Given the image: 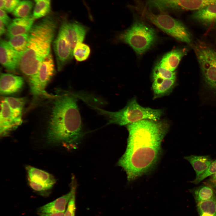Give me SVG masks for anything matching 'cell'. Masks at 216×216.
I'll use <instances>...</instances> for the list:
<instances>
[{
  "label": "cell",
  "mask_w": 216,
  "mask_h": 216,
  "mask_svg": "<svg viewBox=\"0 0 216 216\" xmlns=\"http://www.w3.org/2000/svg\"><path fill=\"white\" fill-rule=\"evenodd\" d=\"M196 57L204 84L216 93V51L204 41L197 40L191 45Z\"/></svg>",
  "instance_id": "cell-6"
},
{
  "label": "cell",
  "mask_w": 216,
  "mask_h": 216,
  "mask_svg": "<svg viewBox=\"0 0 216 216\" xmlns=\"http://www.w3.org/2000/svg\"><path fill=\"white\" fill-rule=\"evenodd\" d=\"M194 193L195 200L197 203L210 200L214 197L213 189L207 185H203L196 188Z\"/></svg>",
  "instance_id": "cell-25"
},
{
  "label": "cell",
  "mask_w": 216,
  "mask_h": 216,
  "mask_svg": "<svg viewBox=\"0 0 216 216\" xmlns=\"http://www.w3.org/2000/svg\"><path fill=\"white\" fill-rule=\"evenodd\" d=\"M33 3L30 0H22L12 12L17 18H24L31 15Z\"/></svg>",
  "instance_id": "cell-24"
},
{
  "label": "cell",
  "mask_w": 216,
  "mask_h": 216,
  "mask_svg": "<svg viewBox=\"0 0 216 216\" xmlns=\"http://www.w3.org/2000/svg\"><path fill=\"white\" fill-rule=\"evenodd\" d=\"M0 20L7 27L12 21L7 14L6 11L4 9H0Z\"/></svg>",
  "instance_id": "cell-33"
},
{
  "label": "cell",
  "mask_w": 216,
  "mask_h": 216,
  "mask_svg": "<svg viewBox=\"0 0 216 216\" xmlns=\"http://www.w3.org/2000/svg\"><path fill=\"white\" fill-rule=\"evenodd\" d=\"M157 77L176 80V74L175 71L166 69L158 64L154 68L152 73L153 79Z\"/></svg>",
  "instance_id": "cell-29"
},
{
  "label": "cell",
  "mask_w": 216,
  "mask_h": 216,
  "mask_svg": "<svg viewBox=\"0 0 216 216\" xmlns=\"http://www.w3.org/2000/svg\"><path fill=\"white\" fill-rule=\"evenodd\" d=\"M200 216H213V215L206 213H203L200 215Z\"/></svg>",
  "instance_id": "cell-37"
},
{
  "label": "cell",
  "mask_w": 216,
  "mask_h": 216,
  "mask_svg": "<svg viewBox=\"0 0 216 216\" xmlns=\"http://www.w3.org/2000/svg\"><path fill=\"white\" fill-rule=\"evenodd\" d=\"M34 0V1H35V2H38V1H40V0Z\"/></svg>",
  "instance_id": "cell-39"
},
{
  "label": "cell",
  "mask_w": 216,
  "mask_h": 216,
  "mask_svg": "<svg viewBox=\"0 0 216 216\" xmlns=\"http://www.w3.org/2000/svg\"><path fill=\"white\" fill-rule=\"evenodd\" d=\"M153 80L152 88L154 99L169 95L172 91L176 84V80L161 77Z\"/></svg>",
  "instance_id": "cell-20"
},
{
  "label": "cell",
  "mask_w": 216,
  "mask_h": 216,
  "mask_svg": "<svg viewBox=\"0 0 216 216\" xmlns=\"http://www.w3.org/2000/svg\"><path fill=\"white\" fill-rule=\"evenodd\" d=\"M5 26L4 23L0 20V35L1 36L6 32L5 27Z\"/></svg>",
  "instance_id": "cell-35"
},
{
  "label": "cell",
  "mask_w": 216,
  "mask_h": 216,
  "mask_svg": "<svg viewBox=\"0 0 216 216\" xmlns=\"http://www.w3.org/2000/svg\"><path fill=\"white\" fill-rule=\"evenodd\" d=\"M21 53L13 48L7 41L1 40L0 63L7 70L15 72L18 68Z\"/></svg>",
  "instance_id": "cell-13"
},
{
  "label": "cell",
  "mask_w": 216,
  "mask_h": 216,
  "mask_svg": "<svg viewBox=\"0 0 216 216\" xmlns=\"http://www.w3.org/2000/svg\"><path fill=\"white\" fill-rule=\"evenodd\" d=\"M187 52L188 50L185 48H178L172 50L165 54L158 64L166 69L174 71Z\"/></svg>",
  "instance_id": "cell-19"
},
{
  "label": "cell",
  "mask_w": 216,
  "mask_h": 216,
  "mask_svg": "<svg viewBox=\"0 0 216 216\" xmlns=\"http://www.w3.org/2000/svg\"><path fill=\"white\" fill-rule=\"evenodd\" d=\"M5 0H0V9H4Z\"/></svg>",
  "instance_id": "cell-36"
},
{
  "label": "cell",
  "mask_w": 216,
  "mask_h": 216,
  "mask_svg": "<svg viewBox=\"0 0 216 216\" xmlns=\"http://www.w3.org/2000/svg\"><path fill=\"white\" fill-rule=\"evenodd\" d=\"M21 0H5L4 10L7 12H12Z\"/></svg>",
  "instance_id": "cell-32"
},
{
  "label": "cell",
  "mask_w": 216,
  "mask_h": 216,
  "mask_svg": "<svg viewBox=\"0 0 216 216\" xmlns=\"http://www.w3.org/2000/svg\"><path fill=\"white\" fill-rule=\"evenodd\" d=\"M184 159L191 165L198 178L208 168L213 161L209 156L190 155L185 156Z\"/></svg>",
  "instance_id": "cell-21"
},
{
  "label": "cell",
  "mask_w": 216,
  "mask_h": 216,
  "mask_svg": "<svg viewBox=\"0 0 216 216\" xmlns=\"http://www.w3.org/2000/svg\"><path fill=\"white\" fill-rule=\"evenodd\" d=\"M59 20L58 16L48 15L34 24L29 32L27 46L21 53L18 66L28 78L36 73L41 62L50 53Z\"/></svg>",
  "instance_id": "cell-3"
},
{
  "label": "cell",
  "mask_w": 216,
  "mask_h": 216,
  "mask_svg": "<svg viewBox=\"0 0 216 216\" xmlns=\"http://www.w3.org/2000/svg\"><path fill=\"white\" fill-rule=\"evenodd\" d=\"M91 49L87 44L80 42L78 43L74 47L73 56L78 62H82L87 60L89 56Z\"/></svg>",
  "instance_id": "cell-27"
},
{
  "label": "cell",
  "mask_w": 216,
  "mask_h": 216,
  "mask_svg": "<svg viewBox=\"0 0 216 216\" xmlns=\"http://www.w3.org/2000/svg\"><path fill=\"white\" fill-rule=\"evenodd\" d=\"M83 135L76 98L70 93L59 96L52 110L47 134L48 142L73 146Z\"/></svg>",
  "instance_id": "cell-2"
},
{
  "label": "cell",
  "mask_w": 216,
  "mask_h": 216,
  "mask_svg": "<svg viewBox=\"0 0 216 216\" xmlns=\"http://www.w3.org/2000/svg\"><path fill=\"white\" fill-rule=\"evenodd\" d=\"M56 56L57 70L60 71L72 59L73 50L62 33L58 34L52 43Z\"/></svg>",
  "instance_id": "cell-11"
},
{
  "label": "cell",
  "mask_w": 216,
  "mask_h": 216,
  "mask_svg": "<svg viewBox=\"0 0 216 216\" xmlns=\"http://www.w3.org/2000/svg\"><path fill=\"white\" fill-rule=\"evenodd\" d=\"M35 19L32 15L24 18H16L7 27L6 33L8 38L14 36L28 32Z\"/></svg>",
  "instance_id": "cell-16"
},
{
  "label": "cell",
  "mask_w": 216,
  "mask_h": 216,
  "mask_svg": "<svg viewBox=\"0 0 216 216\" xmlns=\"http://www.w3.org/2000/svg\"><path fill=\"white\" fill-rule=\"evenodd\" d=\"M55 72L54 61L50 52L41 62L36 73L28 78L32 93L37 95L44 92L46 86Z\"/></svg>",
  "instance_id": "cell-8"
},
{
  "label": "cell",
  "mask_w": 216,
  "mask_h": 216,
  "mask_svg": "<svg viewBox=\"0 0 216 216\" xmlns=\"http://www.w3.org/2000/svg\"><path fill=\"white\" fill-rule=\"evenodd\" d=\"M216 173V160L213 161L206 170L198 178H195L192 183L198 184L206 178Z\"/></svg>",
  "instance_id": "cell-31"
},
{
  "label": "cell",
  "mask_w": 216,
  "mask_h": 216,
  "mask_svg": "<svg viewBox=\"0 0 216 216\" xmlns=\"http://www.w3.org/2000/svg\"><path fill=\"white\" fill-rule=\"evenodd\" d=\"M64 212L53 213H39V216H64Z\"/></svg>",
  "instance_id": "cell-34"
},
{
  "label": "cell",
  "mask_w": 216,
  "mask_h": 216,
  "mask_svg": "<svg viewBox=\"0 0 216 216\" xmlns=\"http://www.w3.org/2000/svg\"><path fill=\"white\" fill-rule=\"evenodd\" d=\"M71 186L73 187V192L71 198L67 205L66 210L64 212V216H75L76 207V184L75 178H72Z\"/></svg>",
  "instance_id": "cell-30"
},
{
  "label": "cell",
  "mask_w": 216,
  "mask_h": 216,
  "mask_svg": "<svg viewBox=\"0 0 216 216\" xmlns=\"http://www.w3.org/2000/svg\"><path fill=\"white\" fill-rule=\"evenodd\" d=\"M24 81L21 76L6 73L1 74L0 91L2 94L16 93L22 87Z\"/></svg>",
  "instance_id": "cell-15"
},
{
  "label": "cell",
  "mask_w": 216,
  "mask_h": 216,
  "mask_svg": "<svg viewBox=\"0 0 216 216\" xmlns=\"http://www.w3.org/2000/svg\"><path fill=\"white\" fill-rule=\"evenodd\" d=\"M197 208L200 215L206 213L216 216V199L214 198L197 203Z\"/></svg>",
  "instance_id": "cell-28"
},
{
  "label": "cell",
  "mask_w": 216,
  "mask_h": 216,
  "mask_svg": "<svg viewBox=\"0 0 216 216\" xmlns=\"http://www.w3.org/2000/svg\"><path fill=\"white\" fill-rule=\"evenodd\" d=\"M118 38L130 46L137 54H142L155 43L157 36L152 28L142 22L137 21L121 33Z\"/></svg>",
  "instance_id": "cell-5"
},
{
  "label": "cell",
  "mask_w": 216,
  "mask_h": 216,
  "mask_svg": "<svg viewBox=\"0 0 216 216\" xmlns=\"http://www.w3.org/2000/svg\"><path fill=\"white\" fill-rule=\"evenodd\" d=\"M212 185L213 186H214L215 187L216 186V183L213 184Z\"/></svg>",
  "instance_id": "cell-38"
},
{
  "label": "cell",
  "mask_w": 216,
  "mask_h": 216,
  "mask_svg": "<svg viewBox=\"0 0 216 216\" xmlns=\"http://www.w3.org/2000/svg\"><path fill=\"white\" fill-rule=\"evenodd\" d=\"M51 10L50 0H41L36 2L32 14L35 19L44 17Z\"/></svg>",
  "instance_id": "cell-23"
},
{
  "label": "cell",
  "mask_w": 216,
  "mask_h": 216,
  "mask_svg": "<svg viewBox=\"0 0 216 216\" xmlns=\"http://www.w3.org/2000/svg\"><path fill=\"white\" fill-rule=\"evenodd\" d=\"M28 32L13 36L9 38V44L16 51L22 52L26 49L28 42Z\"/></svg>",
  "instance_id": "cell-22"
},
{
  "label": "cell",
  "mask_w": 216,
  "mask_h": 216,
  "mask_svg": "<svg viewBox=\"0 0 216 216\" xmlns=\"http://www.w3.org/2000/svg\"><path fill=\"white\" fill-rule=\"evenodd\" d=\"M73 192L71 186L70 191L67 194L54 200L38 208L39 213H53L64 212L72 196Z\"/></svg>",
  "instance_id": "cell-17"
},
{
  "label": "cell",
  "mask_w": 216,
  "mask_h": 216,
  "mask_svg": "<svg viewBox=\"0 0 216 216\" xmlns=\"http://www.w3.org/2000/svg\"><path fill=\"white\" fill-rule=\"evenodd\" d=\"M59 31L63 34L73 50L78 43L82 42L88 28L75 21H69L64 18L62 21Z\"/></svg>",
  "instance_id": "cell-10"
},
{
  "label": "cell",
  "mask_w": 216,
  "mask_h": 216,
  "mask_svg": "<svg viewBox=\"0 0 216 216\" xmlns=\"http://www.w3.org/2000/svg\"><path fill=\"white\" fill-rule=\"evenodd\" d=\"M4 99L12 111L17 116L22 117V112L25 103V98L8 97Z\"/></svg>",
  "instance_id": "cell-26"
},
{
  "label": "cell",
  "mask_w": 216,
  "mask_h": 216,
  "mask_svg": "<svg viewBox=\"0 0 216 216\" xmlns=\"http://www.w3.org/2000/svg\"><path fill=\"white\" fill-rule=\"evenodd\" d=\"M169 127L165 120L148 119L126 125L128 132L127 147L117 164L125 172L128 181L146 174L156 165Z\"/></svg>",
  "instance_id": "cell-1"
},
{
  "label": "cell",
  "mask_w": 216,
  "mask_h": 216,
  "mask_svg": "<svg viewBox=\"0 0 216 216\" xmlns=\"http://www.w3.org/2000/svg\"><path fill=\"white\" fill-rule=\"evenodd\" d=\"M26 169L28 180L46 187L50 189L56 182L54 177L50 173L41 170L28 166Z\"/></svg>",
  "instance_id": "cell-18"
},
{
  "label": "cell",
  "mask_w": 216,
  "mask_h": 216,
  "mask_svg": "<svg viewBox=\"0 0 216 216\" xmlns=\"http://www.w3.org/2000/svg\"><path fill=\"white\" fill-rule=\"evenodd\" d=\"M192 17L195 21L205 26L216 30V3L195 11Z\"/></svg>",
  "instance_id": "cell-14"
},
{
  "label": "cell",
  "mask_w": 216,
  "mask_h": 216,
  "mask_svg": "<svg viewBox=\"0 0 216 216\" xmlns=\"http://www.w3.org/2000/svg\"><path fill=\"white\" fill-rule=\"evenodd\" d=\"M152 7L160 11L171 10L196 11L210 4L216 0H148Z\"/></svg>",
  "instance_id": "cell-9"
},
{
  "label": "cell",
  "mask_w": 216,
  "mask_h": 216,
  "mask_svg": "<svg viewBox=\"0 0 216 216\" xmlns=\"http://www.w3.org/2000/svg\"><path fill=\"white\" fill-rule=\"evenodd\" d=\"M143 12L148 20L166 34L177 40L191 44V34L180 21L166 14H155L146 9Z\"/></svg>",
  "instance_id": "cell-7"
},
{
  "label": "cell",
  "mask_w": 216,
  "mask_h": 216,
  "mask_svg": "<svg viewBox=\"0 0 216 216\" xmlns=\"http://www.w3.org/2000/svg\"><path fill=\"white\" fill-rule=\"evenodd\" d=\"M22 122L21 117L16 115L3 99L1 104L0 134L3 137L16 129Z\"/></svg>",
  "instance_id": "cell-12"
},
{
  "label": "cell",
  "mask_w": 216,
  "mask_h": 216,
  "mask_svg": "<svg viewBox=\"0 0 216 216\" xmlns=\"http://www.w3.org/2000/svg\"><path fill=\"white\" fill-rule=\"evenodd\" d=\"M101 115L107 118L108 124H115L126 125L145 119L155 121L159 120L163 114V110L145 107L140 105L136 98L129 101L123 109L116 112H110L95 107Z\"/></svg>",
  "instance_id": "cell-4"
}]
</instances>
